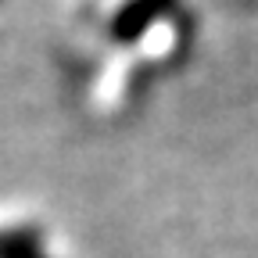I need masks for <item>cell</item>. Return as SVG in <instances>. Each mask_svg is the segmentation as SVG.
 Returning a JSON list of instances; mask_svg holds the SVG:
<instances>
[{"label":"cell","instance_id":"obj_1","mask_svg":"<svg viewBox=\"0 0 258 258\" xmlns=\"http://www.w3.org/2000/svg\"><path fill=\"white\" fill-rule=\"evenodd\" d=\"M176 4H179V0H125V4L111 15V22H108L111 43L129 47V43L144 40L161 18L176 11Z\"/></svg>","mask_w":258,"mask_h":258},{"label":"cell","instance_id":"obj_2","mask_svg":"<svg viewBox=\"0 0 258 258\" xmlns=\"http://www.w3.org/2000/svg\"><path fill=\"white\" fill-rule=\"evenodd\" d=\"M0 258H43L36 233H0Z\"/></svg>","mask_w":258,"mask_h":258}]
</instances>
